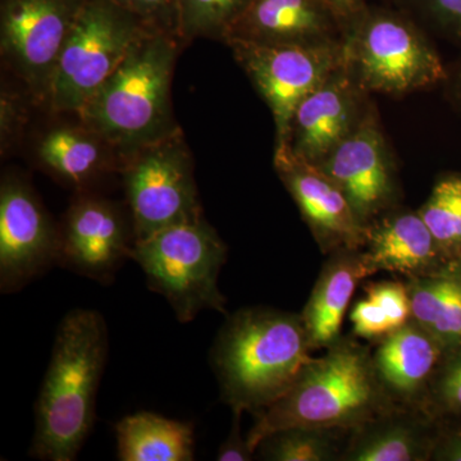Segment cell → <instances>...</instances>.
<instances>
[{
  "label": "cell",
  "mask_w": 461,
  "mask_h": 461,
  "mask_svg": "<svg viewBox=\"0 0 461 461\" xmlns=\"http://www.w3.org/2000/svg\"><path fill=\"white\" fill-rule=\"evenodd\" d=\"M108 348L107 324L98 312L76 309L60 321L35 406L30 454L36 459L77 457L95 420Z\"/></svg>",
  "instance_id": "1"
},
{
  "label": "cell",
  "mask_w": 461,
  "mask_h": 461,
  "mask_svg": "<svg viewBox=\"0 0 461 461\" xmlns=\"http://www.w3.org/2000/svg\"><path fill=\"white\" fill-rule=\"evenodd\" d=\"M445 348L417 323H406L386 336L373 357L384 386L400 395L418 393L435 371Z\"/></svg>",
  "instance_id": "19"
},
{
  "label": "cell",
  "mask_w": 461,
  "mask_h": 461,
  "mask_svg": "<svg viewBox=\"0 0 461 461\" xmlns=\"http://www.w3.org/2000/svg\"><path fill=\"white\" fill-rule=\"evenodd\" d=\"M363 91L344 59L300 103L291 122L288 150L299 159L320 165L366 115Z\"/></svg>",
  "instance_id": "14"
},
{
  "label": "cell",
  "mask_w": 461,
  "mask_h": 461,
  "mask_svg": "<svg viewBox=\"0 0 461 461\" xmlns=\"http://www.w3.org/2000/svg\"><path fill=\"white\" fill-rule=\"evenodd\" d=\"M438 390L446 405L461 411V353L446 366L439 378Z\"/></svg>",
  "instance_id": "31"
},
{
  "label": "cell",
  "mask_w": 461,
  "mask_h": 461,
  "mask_svg": "<svg viewBox=\"0 0 461 461\" xmlns=\"http://www.w3.org/2000/svg\"><path fill=\"white\" fill-rule=\"evenodd\" d=\"M421 14L445 32L461 36V0H414Z\"/></svg>",
  "instance_id": "29"
},
{
  "label": "cell",
  "mask_w": 461,
  "mask_h": 461,
  "mask_svg": "<svg viewBox=\"0 0 461 461\" xmlns=\"http://www.w3.org/2000/svg\"><path fill=\"white\" fill-rule=\"evenodd\" d=\"M420 214L444 256L447 259L460 258L461 175L439 181Z\"/></svg>",
  "instance_id": "24"
},
{
  "label": "cell",
  "mask_w": 461,
  "mask_h": 461,
  "mask_svg": "<svg viewBox=\"0 0 461 461\" xmlns=\"http://www.w3.org/2000/svg\"><path fill=\"white\" fill-rule=\"evenodd\" d=\"M242 411H233L235 420L233 427L230 429L229 438L220 446L218 450V461H249L253 459V451L249 447L247 438H242L241 430H240V420H241Z\"/></svg>",
  "instance_id": "32"
},
{
  "label": "cell",
  "mask_w": 461,
  "mask_h": 461,
  "mask_svg": "<svg viewBox=\"0 0 461 461\" xmlns=\"http://www.w3.org/2000/svg\"><path fill=\"white\" fill-rule=\"evenodd\" d=\"M333 430L291 429L267 437L258 446L260 456L273 461H327L336 454Z\"/></svg>",
  "instance_id": "26"
},
{
  "label": "cell",
  "mask_w": 461,
  "mask_h": 461,
  "mask_svg": "<svg viewBox=\"0 0 461 461\" xmlns=\"http://www.w3.org/2000/svg\"><path fill=\"white\" fill-rule=\"evenodd\" d=\"M368 250L360 254L369 276L379 271L396 272L411 278L435 275L447 259L423 218L402 213L369 227Z\"/></svg>",
  "instance_id": "17"
},
{
  "label": "cell",
  "mask_w": 461,
  "mask_h": 461,
  "mask_svg": "<svg viewBox=\"0 0 461 461\" xmlns=\"http://www.w3.org/2000/svg\"><path fill=\"white\" fill-rule=\"evenodd\" d=\"M315 166L338 185L364 226L393 199L386 144L373 117L364 115L353 131Z\"/></svg>",
  "instance_id": "15"
},
{
  "label": "cell",
  "mask_w": 461,
  "mask_h": 461,
  "mask_svg": "<svg viewBox=\"0 0 461 461\" xmlns=\"http://www.w3.org/2000/svg\"><path fill=\"white\" fill-rule=\"evenodd\" d=\"M39 157L58 177L77 186L90 181L103 165L99 145L85 133L69 129L48 133Z\"/></svg>",
  "instance_id": "22"
},
{
  "label": "cell",
  "mask_w": 461,
  "mask_h": 461,
  "mask_svg": "<svg viewBox=\"0 0 461 461\" xmlns=\"http://www.w3.org/2000/svg\"><path fill=\"white\" fill-rule=\"evenodd\" d=\"M227 41L271 109L277 135L276 151L287 149L297 107L344 62V47L338 41L308 45Z\"/></svg>",
  "instance_id": "8"
},
{
  "label": "cell",
  "mask_w": 461,
  "mask_h": 461,
  "mask_svg": "<svg viewBox=\"0 0 461 461\" xmlns=\"http://www.w3.org/2000/svg\"><path fill=\"white\" fill-rule=\"evenodd\" d=\"M299 315L267 308L233 314L212 348L221 396L233 411L259 414L313 362Z\"/></svg>",
  "instance_id": "2"
},
{
  "label": "cell",
  "mask_w": 461,
  "mask_h": 461,
  "mask_svg": "<svg viewBox=\"0 0 461 461\" xmlns=\"http://www.w3.org/2000/svg\"><path fill=\"white\" fill-rule=\"evenodd\" d=\"M145 23L112 0H84L48 86L53 108L80 112L148 32Z\"/></svg>",
  "instance_id": "7"
},
{
  "label": "cell",
  "mask_w": 461,
  "mask_h": 461,
  "mask_svg": "<svg viewBox=\"0 0 461 461\" xmlns=\"http://www.w3.org/2000/svg\"><path fill=\"white\" fill-rule=\"evenodd\" d=\"M368 276L362 257L354 251H341L324 267L302 315L312 348L338 342L355 288Z\"/></svg>",
  "instance_id": "18"
},
{
  "label": "cell",
  "mask_w": 461,
  "mask_h": 461,
  "mask_svg": "<svg viewBox=\"0 0 461 461\" xmlns=\"http://www.w3.org/2000/svg\"><path fill=\"white\" fill-rule=\"evenodd\" d=\"M354 332L363 339H377L396 330L386 311L372 299L360 300L351 312Z\"/></svg>",
  "instance_id": "28"
},
{
  "label": "cell",
  "mask_w": 461,
  "mask_h": 461,
  "mask_svg": "<svg viewBox=\"0 0 461 461\" xmlns=\"http://www.w3.org/2000/svg\"><path fill=\"white\" fill-rule=\"evenodd\" d=\"M175 42L145 32L78 113L87 126L120 147H145L169 136V89Z\"/></svg>",
  "instance_id": "4"
},
{
  "label": "cell",
  "mask_w": 461,
  "mask_h": 461,
  "mask_svg": "<svg viewBox=\"0 0 461 461\" xmlns=\"http://www.w3.org/2000/svg\"><path fill=\"white\" fill-rule=\"evenodd\" d=\"M84 0H5L2 42L27 80L50 86Z\"/></svg>",
  "instance_id": "11"
},
{
  "label": "cell",
  "mask_w": 461,
  "mask_h": 461,
  "mask_svg": "<svg viewBox=\"0 0 461 461\" xmlns=\"http://www.w3.org/2000/svg\"><path fill=\"white\" fill-rule=\"evenodd\" d=\"M275 165L323 251H357L366 244L369 227L359 222L338 185L320 167L288 149L276 151Z\"/></svg>",
  "instance_id": "13"
},
{
  "label": "cell",
  "mask_w": 461,
  "mask_h": 461,
  "mask_svg": "<svg viewBox=\"0 0 461 461\" xmlns=\"http://www.w3.org/2000/svg\"><path fill=\"white\" fill-rule=\"evenodd\" d=\"M429 442L417 427L403 421L382 424L364 433L348 448L346 460L415 461L427 457Z\"/></svg>",
  "instance_id": "23"
},
{
  "label": "cell",
  "mask_w": 461,
  "mask_h": 461,
  "mask_svg": "<svg viewBox=\"0 0 461 461\" xmlns=\"http://www.w3.org/2000/svg\"><path fill=\"white\" fill-rule=\"evenodd\" d=\"M227 249L204 220L176 224L136 241L131 259L140 266L148 286L166 297L181 323L200 312L226 313L218 277Z\"/></svg>",
  "instance_id": "6"
},
{
  "label": "cell",
  "mask_w": 461,
  "mask_h": 461,
  "mask_svg": "<svg viewBox=\"0 0 461 461\" xmlns=\"http://www.w3.org/2000/svg\"><path fill=\"white\" fill-rule=\"evenodd\" d=\"M124 184L136 241L203 220L189 153L180 142L166 138L149 145L127 167Z\"/></svg>",
  "instance_id": "9"
},
{
  "label": "cell",
  "mask_w": 461,
  "mask_h": 461,
  "mask_svg": "<svg viewBox=\"0 0 461 461\" xmlns=\"http://www.w3.org/2000/svg\"><path fill=\"white\" fill-rule=\"evenodd\" d=\"M121 8L141 18L145 23L166 14H177V0H112Z\"/></svg>",
  "instance_id": "30"
},
{
  "label": "cell",
  "mask_w": 461,
  "mask_h": 461,
  "mask_svg": "<svg viewBox=\"0 0 461 461\" xmlns=\"http://www.w3.org/2000/svg\"><path fill=\"white\" fill-rule=\"evenodd\" d=\"M118 459L122 461L194 460V429L189 423L141 411L115 426Z\"/></svg>",
  "instance_id": "20"
},
{
  "label": "cell",
  "mask_w": 461,
  "mask_h": 461,
  "mask_svg": "<svg viewBox=\"0 0 461 461\" xmlns=\"http://www.w3.org/2000/svg\"><path fill=\"white\" fill-rule=\"evenodd\" d=\"M250 0H177L178 29L186 38H226Z\"/></svg>",
  "instance_id": "25"
},
{
  "label": "cell",
  "mask_w": 461,
  "mask_h": 461,
  "mask_svg": "<svg viewBox=\"0 0 461 461\" xmlns=\"http://www.w3.org/2000/svg\"><path fill=\"white\" fill-rule=\"evenodd\" d=\"M366 297L386 311L396 330L402 329L411 318L408 286L399 282H381L366 287Z\"/></svg>",
  "instance_id": "27"
},
{
  "label": "cell",
  "mask_w": 461,
  "mask_h": 461,
  "mask_svg": "<svg viewBox=\"0 0 461 461\" xmlns=\"http://www.w3.org/2000/svg\"><path fill=\"white\" fill-rule=\"evenodd\" d=\"M411 318L444 348H461V273L411 278Z\"/></svg>",
  "instance_id": "21"
},
{
  "label": "cell",
  "mask_w": 461,
  "mask_h": 461,
  "mask_svg": "<svg viewBox=\"0 0 461 461\" xmlns=\"http://www.w3.org/2000/svg\"><path fill=\"white\" fill-rule=\"evenodd\" d=\"M382 382L373 359L353 344H333L303 371L295 384L258 414L248 433L256 453L267 437L291 429L338 430L360 426L384 405Z\"/></svg>",
  "instance_id": "3"
},
{
  "label": "cell",
  "mask_w": 461,
  "mask_h": 461,
  "mask_svg": "<svg viewBox=\"0 0 461 461\" xmlns=\"http://www.w3.org/2000/svg\"><path fill=\"white\" fill-rule=\"evenodd\" d=\"M437 459L461 461V433L451 436L444 445L439 446Z\"/></svg>",
  "instance_id": "34"
},
{
  "label": "cell",
  "mask_w": 461,
  "mask_h": 461,
  "mask_svg": "<svg viewBox=\"0 0 461 461\" xmlns=\"http://www.w3.org/2000/svg\"><path fill=\"white\" fill-rule=\"evenodd\" d=\"M344 26L326 0H250L226 35L262 44L308 45L338 41Z\"/></svg>",
  "instance_id": "16"
},
{
  "label": "cell",
  "mask_w": 461,
  "mask_h": 461,
  "mask_svg": "<svg viewBox=\"0 0 461 461\" xmlns=\"http://www.w3.org/2000/svg\"><path fill=\"white\" fill-rule=\"evenodd\" d=\"M58 232L35 194L16 178L0 190V287L14 293L57 264Z\"/></svg>",
  "instance_id": "10"
},
{
  "label": "cell",
  "mask_w": 461,
  "mask_h": 461,
  "mask_svg": "<svg viewBox=\"0 0 461 461\" xmlns=\"http://www.w3.org/2000/svg\"><path fill=\"white\" fill-rule=\"evenodd\" d=\"M345 25V63L364 91L403 95L445 80L438 53L405 17L364 7Z\"/></svg>",
  "instance_id": "5"
},
{
  "label": "cell",
  "mask_w": 461,
  "mask_h": 461,
  "mask_svg": "<svg viewBox=\"0 0 461 461\" xmlns=\"http://www.w3.org/2000/svg\"><path fill=\"white\" fill-rule=\"evenodd\" d=\"M326 2L336 12V14L341 18L344 25L346 21L350 20L360 9L366 7L364 0H326Z\"/></svg>",
  "instance_id": "33"
},
{
  "label": "cell",
  "mask_w": 461,
  "mask_h": 461,
  "mask_svg": "<svg viewBox=\"0 0 461 461\" xmlns=\"http://www.w3.org/2000/svg\"><path fill=\"white\" fill-rule=\"evenodd\" d=\"M135 240L122 215L107 200H78L58 232L57 264L100 284H109L127 258Z\"/></svg>",
  "instance_id": "12"
}]
</instances>
